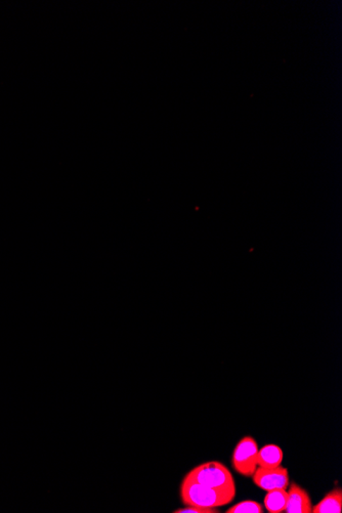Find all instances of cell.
<instances>
[{
    "label": "cell",
    "mask_w": 342,
    "mask_h": 513,
    "mask_svg": "<svg viewBox=\"0 0 342 513\" xmlns=\"http://www.w3.org/2000/svg\"><path fill=\"white\" fill-rule=\"evenodd\" d=\"M288 494L287 489H276L267 492L264 498V507L269 513H282L286 508Z\"/></svg>",
    "instance_id": "obj_8"
},
{
    "label": "cell",
    "mask_w": 342,
    "mask_h": 513,
    "mask_svg": "<svg viewBox=\"0 0 342 513\" xmlns=\"http://www.w3.org/2000/svg\"><path fill=\"white\" fill-rule=\"evenodd\" d=\"M252 478L253 483L267 492L276 489H287L289 487L288 469L281 465L275 469L257 467Z\"/></svg>",
    "instance_id": "obj_4"
},
{
    "label": "cell",
    "mask_w": 342,
    "mask_h": 513,
    "mask_svg": "<svg viewBox=\"0 0 342 513\" xmlns=\"http://www.w3.org/2000/svg\"><path fill=\"white\" fill-rule=\"evenodd\" d=\"M283 451L277 445H267L257 453V465L262 469H275L283 461Z\"/></svg>",
    "instance_id": "obj_6"
},
{
    "label": "cell",
    "mask_w": 342,
    "mask_h": 513,
    "mask_svg": "<svg viewBox=\"0 0 342 513\" xmlns=\"http://www.w3.org/2000/svg\"><path fill=\"white\" fill-rule=\"evenodd\" d=\"M342 490L341 488L332 490L312 507V513H341Z\"/></svg>",
    "instance_id": "obj_7"
},
{
    "label": "cell",
    "mask_w": 342,
    "mask_h": 513,
    "mask_svg": "<svg viewBox=\"0 0 342 513\" xmlns=\"http://www.w3.org/2000/svg\"><path fill=\"white\" fill-rule=\"evenodd\" d=\"M257 442L251 437H243L233 453V467L238 473L244 476H252L258 467Z\"/></svg>",
    "instance_id": "obj_3"
},
{
    "label": "cell",
    "mask_w": 342,
    "mask_h": 513,
    "mask_svg": "<svg viewBox=\"0 0 342 513\" xmlns=\"http://www.w3.org/2000/svg\"><path fill=\"white\" fill-rule=\"evenodd\" d=\"M187 476L195 482L207 487L236 492L235 481L232 473L225 465L217 461H210L195 467Z\"/></svg>",
    "instance_id": "obj_2"
},
{
    "label": "cell",
    "mask_w": 342,
    "mask_h": 513,
    "mask_svg": "<svg viewBox=\"0 0 342 513\" xmlns=\"http://www.w3.org/2000/svg\"><path fill=\"white\" fill-rule=\"evenodd\" d=\"M174 513H217L219 512L217 509H212V508H201L197 507V506L187 505V507L180 508L176 509Z\"/></svg>",
    "instance_id": "obj_10"
},
{
    "label": "cell",
    "mask_w": 342,
    "mask_h": 513,
    "mask_svg": "<svg viewBox=\"0 0 342 513\" xmlns=\"http://www.w3.org/2000/svg\"><path fill=\"white\" fill-rule=\"evenodd\" d=\"M288 500H287L286 513H312V504L310 495L305 489L292 483L290 485L288 491Z\"/></svg>",
    "instance_id": "obj_5"
},
{
    "label": "cell",
    "mask_w": 342,
    "mask_h": 513,
    "mask_svg": "<svg viewBox=\"0 0 342 513\" xmlns=\"http://www.w3.org/2000/svg\"><path fill=\"white\" fill-rule=\"evenodd\" d=\"M235 491L214 489L193 481L185 476L181 485V498L185 505L197 506L201 508H212L225 506L235 498Z\"/></svg>",
    "instance_id": "obj_1"
},
{
    "label": "cell",
    "mask_w": 342,
    "mask_h": 513,
    "mask_svg": "<svg viewBox=\"0 0 342 513\" xmlns=\"http://www.w3.org/2000/svg\"><path fill=\"white\" fill-rule=\"evenodd\" d=\"M264 512V508H262V504L257 502V501L246 500L241 501L232 507L228 508L226 510V513H262Z\"/></svg>",
    "instance_id": "obj_9"
}]
</instances>
